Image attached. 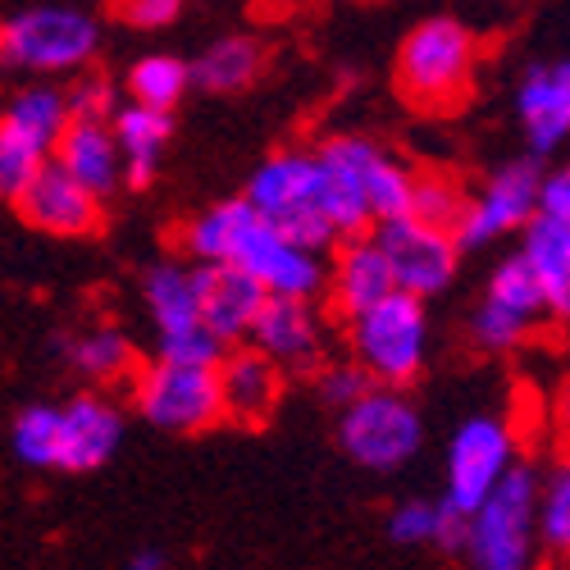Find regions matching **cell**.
Here are the masks:
<instances>
[{
  "mask_svg": "<svg viewBox=\"0 0 570 570\" xmlns=\"http://www.w3.org/2000/svg\"><path fill=\"white\" fill-rule=\"evenodd\" d=\"M247 197L265 219H274L283 233H293L311 252L334 247V237H343L320 202V156H306V151L269 156L252 174Z\"/></svg>",
  "mask_w": 570,
  "mask_h": 570,
  "instance_id": "cell-5",
  "label": "cell"
},
{
  "mask_svg": "<svg viewBox=\"0 0 570 570\" xmlns=\"http://www.w3.org/2000/svg\"><path fill=\"white\" fill-rule=\"evenodd\" d=\"M515 465L511 430L493 415H474L452 434L448 448V502L461 511H474Z\"/></svg>",
  "mask_w": 570,
  "mask_h": 570,
  "instance_id": "cell-11",
  "label": "cell"
},
{
  "mask_svg": "<svg viewBox=\"0 0 570 570\" xmlns=\"http://www.w3.org/2000/svg\"><path fill=\"white\" fill-rule=\"evenodd\" d=\"M233 261L243 265V269H252L265 283L269 297H315L324 288L320 252H311L306 243H297L293 233H283L261 210L247 224V233H243V243H237Z\"/></svg>",
  "mask_w": 570,
  "mask_h": 570,
  "instance_id": "cell-12",
  "label": "cell"
},
{
  "mask_svg": "<svg viewBox=\"0 0 570 570\" xmlns=\"http://www.w3.org/2000/svg\"><path fill=\"white\" fill-rule=\"evenodd\" d=\"M14 210L28 228L51 237H87L101 228V197L82 187L60 160H51L28 183V193L14 202Z\"/></svg>",
  "mask_w": 570,
  "mask_h": 570,
  "instance_id": "cell-13",
  "label": "cell"
},
{
  "mask_svg": "<svg viewBox=\"0 0 570 570\" xmlns=\"http://www.w3.org/2000/svg\"><path fill=\"white\" fill-rule=\"evenodd\" d=\"M132 393H137V411L169 434H202L224 420L219 370L210 365H183L160 356L151 370H141Z\"/></svg>",
  "mask_w": 570,
  "mask_h": 570,
  "instance_id": "cell-8",
  "label": "cell"
},
{
  "mask_svg": "<svg viewBox=\"0 0 570 570\" xmlns=\"http://www.w3.org/2000/svg\"><path fill=\"white\" fill-rule=\"evenodd\" d=\"M65 352H69V361L87 379H101V384L132 370V343L119 334V328H106V324L101 328H87L82 338H69Z\"/></svg>",
  "mask_w": 570,
  "mask_h": 570,
  "instance_id": "cell-29",
  "label": "cell"
},
{
  "mask_svg": "<svg viewBox=\"0 0 570 570\" xmlns=\"http://www.w3.org/2000/svg\"><path fill=\"white\" fill-rule=\"evenodd\" d=\"M543 215L570 224V165L543 178Z\"/></svg>",
  "mask_w": 570,
  "mask_h": 570,
  "instance_id": "cell-39",
  "label": "cell"
},
{
  "mask_svg": "<svg viewBox=\"0 0 570 570\" xmlns=\"http://www.w3.org/2000/svg\"><path fill=\"white\" fill-rule=\"evenodd\" d=\"M374 389V379L365 374V365L356 361V365H324L320 370V397L328 402V406H352L361 393H370Z\"/></svg>",
  "mask_w": 570,
  "mask_h": 570,
  "instance_id": "cell-36",
  "label": "cell"
},
{
  "mask_svg": "<svg viewBox=\"0 0 570 570\" xmlns=\"http://www.w3.org/2000/svg\"><path fill=\"white\" fill-rule=\"evenodd\" d=\"M197 293H202V320L224 343L247 338L256 328V315L269 302L265 283L237 261H197Z\"/></svg>",
  "mask_w": 570,
  "mask_h": 570,
  "instance_id": "cell-14",
  "label": "cell"
},
{
  "mask_svg": "<svg viewBox=\"0 0 570 570\" xmlns=\"http://www.w3.org/2000/svg\"><path fill=\"white\" fill-rule=\"evenodd\" d=\"M252 219H256L252 197L215 202L210 210H202L193 224L183 228V247H187V256H197V261H233V252H237V243H243V233H247Z\"/></svg>",
  "mask_w": 570,
  "mask_h": 570,
  "instance_id": "cell-24",
  "label": "cell"
},
{
  "mask_svg": "<svg viewBox=\"0 0 570 570\" xmlns=\"http://www.w3.org/2000/svg\"><path fill=\"white\" fill-rule=\"evenodd\" d=\"M265 56L252 37H219L210 51L193 65V82L202 91H215V97H228V91H243L256 82Z\"/></svg>",
  "mask_w": 570,
  "mask_h": 570,
  "instance_id": "cell-26",
  "label": "cell"
},
{
  "mask_svg": "<svg viewBox=\"0 0 570 570\" xmlns=\"http://www.w3.org/2000/svg\"><path fill=\"white\" fill-rule=\"evenodd\" d=\"M56 160L97 197H110L124 183V151L110 119H73L56 147Z\"/></svg>",
  "mask_w": 570,
  "mask_h": 570,
  "instance_id": "cell-20",
  "label": "cell"
},
{
  "mask_svg": "<svg viewBox=\"0 0 570 570\" xmlns=\"http://www.w3.org/2000/svg\"><path fill=\"white\" fill-rule=\"evenodd\" d=\"M379 247L389 252L397 288L415 293V297H434L456 278V256H461V237L456 228L430 224L420 215H393L384 224H374Z\"/></svg>",
  "mask_w": 570,
  "mask_h": 570,
  "instance_id": "cell-9",
  "label": "cell"
},
{
  "mask_svg": "<svg viewBox=\"0 0 570 570\" xmlns=\"http://www.w3.org/2000/svg\"><path fill=\"white\" fill-rule=\"evenodd\" d=\"M147 293V311L156 320L160 334H174V328H187V324H202V293H197V269L187 265H156L141 283Z\"/></svg>",
  "mask_w": 570,
  "mask_h": 570,
  "instance_id": "cell-25",
  "label": "cell"
},
{
  "mask_svg": "<svg viewBox=\"0 0 570 570\" xmlns=\"http://www.w3.org/2000/svg\"><path fill=\"white\" fill-rule=\"evenodd\" d=\"M187 87H197L193 65H183L174 56H141L128 69V97L141 106H156V110H174Z\"/></svg>",
  "mask_w": 570,
  "mask_h": 570,
  "instance_id": "cell-27",
  "label": "cell"
},
{
  "mask_svg": "<svg viewBox=\"0 0 570 570\" xmlns=\"http://www.w3.org/2000/svg\"><path fill=\"white\" fill-rule=\"evenodd\" d=\"M415 174L370 137H328L320 147V202L343 237L411 210Z\"/></svg>",
  "mask_w": 570,
  "mask_h": 570,
  "instance_id": "cell-1",
  "label": "cell"
},
{
  "mask_svg": "<svg viewBox=\"0 0 570 570\" xmlns=\"http://www.w3.org/2000/svg\"><path fill=\"white\" fill-rule=\"evenodd\" d=\"M97 19L73 6H37L23 10L0 32V56L14 69L32 73H73L97 56Z\"/></svg>",
  "mask_w": 570,
  "mask_h": 570,
  "instance_id": "cell-7",
  "label": "cell"
},
{
  "mask_svg": "<svg viewBox=\"0 0 570 570\" xmlns=\"http://www.w3.org/2000/svg\"><path fill=\"white\" fill-rule=\"evenodd\" d=\"M520 252L530 256V265L543 278L548 311L557 320H570V224H561V219L539 210L525 224V243H520Z\"/></svg>",
  "mask_w": 570,
  "mask_h": 570,
  "instance_id": "cell-23",
  "label": "cell"
},
{
  "mask_svg": "<svg viewBox=\"0 0 570 570\" xmlns=\"http://www.w3.org/2000/svg\"><path fill=\"white\" fill-rule=\"evenodd\" d=\"M160 356L165 361H183V365H210V370H219V361L228 352H224V338L202 320V324L174 328V334H160Z\"/></svg>",
  "mask_w": 570,
  "mask_h": 570,
  "instance_id": "cell-34",
  "label": "cell"
},
{
  "mask_svg": "<svg viewBox=\"0 0 570 570\" xmlns=\"http://www.w3.org/2000/svg\"><path fill=\"white\" fill-rule=\"evenodd\" d=\"M115 137H119V151H124V178L128 187H151L156 174H160V160H165V147H169V110H156V106H119L115 110Z\"/></svg>",
  "mask_w": 570,
  "mask_h": 570,
  "instance_id": "cell-21",
  "label": "cell"
},
{
  "mask_svg": "<svg viewBox=\"0 0 570 570\" xmlns=\"http://www.w3.org/2000/svg\"><path fill=\"white\" fill-rule=\"evenodd\" d=\"M124 439V415L106 397H73L60 411V470L87 474L106 465L119 452Z\"/></svg>",
  "mask_w": 570,
  "mask_h": 570,
  "instance_id": "cell-17",
  "label": "cell"
},
{
  "mask_svg": "<svg viewBox=\"0 0 570 570\" xmlns=\"http://www.w3.org/2000/svg\"><path fill=\"white\" fill-rule=\"evenodd\" d=\"M219 389H224V420L256 430L283 402V365L252 343L219 361Z\"/></svg>",
  "mask_w": 570,
  "mask_h": 570,
  "instance_id": "cell-15",
  "label": "cell"
},
{
  "mask_svg": "<svg viewBox=\"0 0 570 570\" xmlns=\"http://www.w3.org/2000/svg\"><path fill=\"white\" fill-rule=\"evenodd\" d=\"M73 124V101L60 87H23L19 97L6 106V119H0V132H14L32 147H41L46 156H56L65 128Z\"/></svg>",
  "mask_w": 570,
  "mask_h": 570,
  "instance_id": "cell-22",
  "label": "cell"
},
{
  "mask_svg": "<svg viewBox=\"0 0 570 570\" xmlns=\"http://www.w3.org/2000/svg\"><path fill=\"white\" fill-rule=\"evenodd\" d=\"M539 543L552 561H570V461H561L539 498Z\"/></svg>",
  "mask_w": 570,
  "mask_h": 570,
  "instance_id": "cell-30",
  "label": "cell"
},
{
  "mask_svg": "<svg viewBox=\"0 0 570 570\" xmlns=\"http://www.w3.org/2000/svg\"><path fill=\"white\" fill-rule=\"evenodd\" d=\"M69 101H73V119H115V87L106 78H78L69 87Z\"/></svg>",
  "mask_w": 570,
  "mask_h": 570,
  "instance_id": "cell-38",
  "label": "cell"
},
{
  "mask_svg": "<svg viewBox=\"0 0 570 570\" xmlns=\"http://www.w3.org/2000/svg\"><path fill=\"white\" fill-rule=\"evenodd\" d=\"M474 65H480V41L465 23L424 19L406 32L397 51V87L411 106L448 115L470 97Z\"/></svg>",
  "mask_w": 570,
  "mask_h": 570,
  "instance_id": "cell-2",
  "label": "cell"
},
{
  "mask_svg": "<svg viewBox=\"0 0 570 570\" xmlns=\"http://www.w3.org/2000/svg\"><path fill=\"white\" fill-rule=\"evenodd\" d=\"M347 343H352V356L365 365V374L374 379V384L406 389L424 365V347H430L424 297L397 288L379 306L352 315L347 320Z\"/></svg>",
  "mask_w": 570,
  "mask_h": 570,
  "instance_id": "cell-3",
  "label": "cell"
},
{
  "mask_svg": "<svg viewBox=\"0 0 570 570\" xmlns=\"http://www.w3.org/2000/svg\"><path fill=\"white\" fill-rule=\"evenodd\" d=\"M252 343L269 352L283 370H315L320 365V324L306 297H269L256 315Z\"/></svg>",
  "mask_w": 570,
  "mask_h": 570,
  "instance_id": "cell-19",
  "label": "cell"
},
{
  "mask_svg": "<svg viewBox=\"0 0 570 570\" xmlns=\"http://www.w3.org/2000/svg\"><path fill=\"white\" fill-rule=\"evenodd\" d=\"M515 110L520 124L530 132V147L539 156L557 151L570 137V56L543 69H530L525 82L515 91Z\"/></svg>",
  "mask_w": 570,
  "mask_h": 570,
  "instance_id": "cell-18",
  "label": "cell"
},
{
  "mask_svg": "<svg viewBox=\"0 0 570 570\" xmlns=\"http://www.w3.org/2000/svg\"><path fill=\"white\" fill-rule=\"evenodd\" d=\"M539 480L530 465H511L502 484L470 511L465 557L484 570H520L534 561L539 539Z\"/></svg>",
  "mask_w": 570,
  "mask_h": 570,
  "instance_id": "cell-4",
  "label": "cell"
},
{
  "mask_svg": "<svg viewBox=\"0 0 570 570\" xmlns=\"http://www.w3.org/2000/svg\"><path fill=\"white\" fill-rule=\"evenodd\" d=\"M14 456L32 470H60V406H23L10 430Z\"/></svg>",
  "mask_w": 570,
  "mask_h": 570,
  "instance_id": "cell-28",
  "label": "cell"
},
{
  "mask_svg": "<svg viewBox=\"0 0 570 570\" xmlns=\"http://www.w3.org/2000/svg\"><path fill=\"white\" fill-rule=\"evenodd\" d=\"M41 169H46L41 147H32V141L14 132H0V193H6V202H19Z\"/></svg>",
  "mask_w": 570,
  "mask_h": 570,
  "instance_id": "cell-33",
  "label": "cell"
},
{
  "mask_svg": "<svg viewBox=\"0 0 570 570\" xmlns=\"http://www.w3.org/2000/svg\"><path fill=\"white\" fill-rule=\"evenodd\" d=\"M530 328H534V320H525V315H515V311H507L502 302H493V297H484L480 302V311H474V343H480L484 352H511V347H520L530 338Z\"/></svg>",
  "mask_w": 570,
  "mask_h": 570,
  "instance_id": "cell-32",
  "label": "cell"
},
{
  "mask_svg": "<svg viewBox=\"0 0 570 570\" xmlns=\"http://www.w3.org/2000/svg\"><path fill=\"white\" fill-rule=\"evenodd\" d=\"M132 566H137V570H160V566H165V557H160V552H137V557H132Z\"/></svg>",
  "mask_w": 570,
  "mask_h": 570,
  "instance_id": "cell-41",
  "label": "cell"
},
{
  "mask_svg": "<svg viewBox=\"0 0 570 570\" xmlns=\"http://www.w3.org/2000/svg\"><path fill=\"white\" fill-rule=\"evenodd\" d=\"M439 520H443V502H402L389 520V539L402 548H420V543H439Z\"/></svg>",
  "mask_w": 570,
  "mask_h": 570,
  "instance_id": "cell-35",
  "label": "cell"
},
{
  "mask_svg": "<svg viewBox=\"0 0 570 570\" xmlns=\"http://www.w3.org/2000/svg\"><path fill=\"white\" fill-rule=\"evenodd\" d=\"M397 293V274L389 252L379 247V237H347V247L334 261V274H328V297H334V311L343 320L379 306L384 297Z\"/></svg>",
  "mask_w": 570,
  "mask_h": 570,
  "instance_id": "cell-16",
  "label": "cell"
},
{
  "mask_svg": "<svg viewBox=\"0 0 570 570\" xmlns=\"http://www.w3.org/2000/svg\"><path fill=\"white\" fill-rule=\"evenodd\" d=\"M115 19L137 28V32H156V28H169L178 14H183V0H115Z\"/></svg>",
  "mask_w": 570,
  "mask_h": 570,
  "instance_id": "cell-37",
  "label": "cell"
},
{
  "mask_svg": "<svg viewBox=\"0 0 570 570\" xmlns=\"http://www.w3.org/2000/svg\"><path fill=\"white\" fill-rule=\"evenodd\" d=\"M539 210H543V178H539V165H534V160H511V165H502V169L480 187V197H470V206H465V215H461V224H456V237H461L465 252L489 247V243H498L502 233L525 228Z\"/></svg>",
  "mask_w": 570,
  "mask_h": 570,
  "instance_id": "cell-10",
  "label": "cell"
},
{
  "mask_svg": "<svg viewBox=\"0 0 570 570\" xmlns=\"http://www.w3.org/2000/svg\"><path fill=\"white\" fill-rule=\"evenodd\" d=\"M552 430H557L561 452H570V379L561 384V393H557V402H552Z\"/></svg>",
  "mask_w": 570,
  "mask_h": 570,
  "instance_id": "cell-40",
  "label": "cell"
},
{
  "mask_svg": "<svg viewBox=\"0 0 570 570\" xmlns=\"http://www.w3.org/2000/svg\"><path fill=\"white\" fill-rule=\"evenodd\" d=\"M338 443L365 470H397L420 452L424 424H420V411L402 397V389L374 384L352 406H343Z\"/></svg>",
  "mask_w": 570,
  "mask_h": 570,
  "instance_id": "cell-6",
  "label": "cell"
},
{
  "mask_svg": "<svg viewBox=\"0 0 570 570\" xmlns=\"http://www.w3.org/2000/svg\"><path fill=\"white\" fill-rule=\"evenodd\" d=\"M470 197H465V187L443 174V169H420L415 174V187H411V215L420 219H430V224H443V228H456L461 215H465Z\"/></svg>",
  "mask_w": 570,
  "mask_h": 570,
  "instance_id": "cell-31",
  "label": "cell"
}]
</instances>
